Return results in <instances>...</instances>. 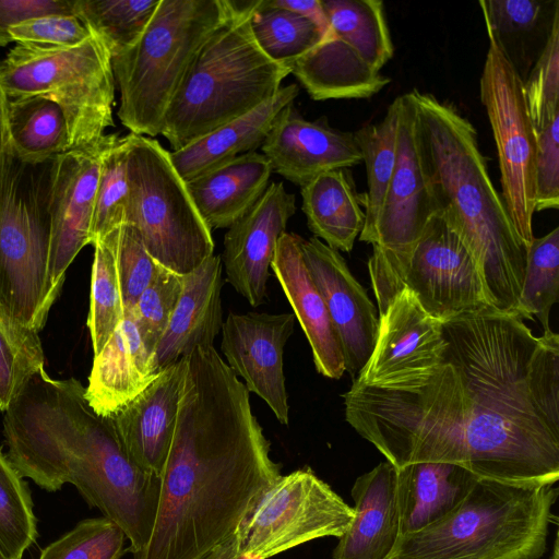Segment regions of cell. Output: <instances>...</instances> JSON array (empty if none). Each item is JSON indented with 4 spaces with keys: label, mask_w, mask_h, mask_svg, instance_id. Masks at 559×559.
I'll return each instance as SVG.
<instances>
[{
    "label": "cell",
    "mask_w": 559,
    "mask_h": 559,
    "mask_svg": "<svg viewBox=\"0 0 559 559\" xmlns=\"http://www.w3.org/2000/svg\"><path fill=\"white\" fill-rule=\"evenodd\" d=\"M401 96L389 106L381 122L366 124L354 133L366 165V193L358 195L365 207V224L359 240L367 242L379 219L396 162Z\"/></svg>",
    "instance_id": "cell-33"
},
{
    "label": "cell",
    "mask_w": 559,
    "mask_h": 559,
    "mask_svg": "<svg viewBox=\"0 0 559 559\" xmlns=\"http://www.w3.org/2000/svg\"><path fill=\"white\" fill-rule=\"evenodd\" d=\"M129 202L133 225L151 257L185 275L214 254L212 230L200 216L169 152L157 140L127 134Z\"/></svg>",
    "instance_id": "cell-11"
},
{
    "label": "cell",
    "mask_w": 559,
    "mask_h": 559,
    "mask_svg": "<svg viewBox=\"0 0 559 559\" xmlns=\"http://www.w3.org/2000/svg\"><path fill=\"white\" fill-rule=\"evenodd\" d=\"M412 95L437 205L467 243L491 306L518 318L527 248L492 185L476 130L432 94Z\"/></svg>",
    "instance_id": "cell-4"
},
{
    "label": "cell",
    "mask_w": 559,
    "mask_h": 559,
    "mask_svg": "<svg viewBox=\"0 0 559 559\" xmlns=\"http://www.w3.org/2000/svg\"><path fill=\"white\" fill-rule=\"evenodd\" d=\"M8 98L0 84V205L3 195L5 179L13 160L8 130Z\"/></svg>",
    "instance_id": "cell-50"
},
{
    "label": "cell",
    "mask_w": 559,
    "mask_h": 559,
    "mask_svg": "<svg viewBox=\"0 0 559 559\" xmlns=\"http://www.w3.org/2000/svg\"><path fill=\"white\" fill-rule=\"evenodd\" d=\"M372 354L353 381L376 385L416 378L444 361L442 323L430 317L407 288L397 293L383 313Z\"/></svg>",
    "instance_id": "cell-18"
},
{
    "label": "cell",
    "mask_w": 559,
    "mask_h": 559,
    "mask_svg": "<svg viewBox=\"0 0 559 559\" xmlns=\"http://www.w3.org/2000/svg\"><path fill=\"white\" fill-rule=\"evenodd\" d=\"M252 35L261 50L273 61L290 67L324 37L309 19L259 0L251 17Z\"/></svg>",
    "instance_id": "cell-34"
},
{
    "label": "cell",
    "mask_w": 559,
    "mask_h": 559,
    "mask_svg": "<svg viewBox=\"0 0 559 559\" xmlns=\"http://www.w3.org/2000/svg\"><path fill=\"white\" fill-rule=\"evenodd\" d=\"M185 374V358L157 377L112 416L130 457L145 472L160 476L171 445Z\"/></svg>",
    "instance_id": "cell-23"
},
{
    "label": "cell",
    "mask_w": 559,
    "mask_h": 559,
    "mask_svg": "<svg viewBox=\"0 0 559 559\" xmlns=\"http://www.w3.org/2000/svg\"><path fill=\"white\" fill-rule=\"evenodd\" d=\"M49 162L32 166L13 156L0 205V307L35 333L57 299L49 282Z\"/></svg>",
    "instance_id": "cell-10"
},
{
    "label": "cell",
    "mask_w": 559,
    "mask_h": 559,
    "mask_svg": "<svg viewBox=\"0 0 559 559\" xmlns=\"http://www.w3.org/2000/svg\"><path fill=\"white\" fill-rule=\"evenodd\" d=\"M55 13L74 14L73 0H0V47L13 43L9 29L15 24Z\"/></svg>",
    "instance_id": "cell-48"
},
{
    "label": "cell",
    "mask_w": 559,
    "mask_h": 559,
    "mask_svg": "<svg viewBox=\"0 0 559 559\" xmlns=\"http://www.w3.org/2000/svg\"><path fill=\"white\" fill-rule=\"evenodd\" d=\"M182 293V275L162 265L139 297L130 314L146 349L155 357L157 344L178 305Z\"/></svg>",
    "instance_id": "cell-43"
},
{
    "label": "cell",
    "mask_w": 559,
    "mask_h": 559,
    "mask_svg": "<svg viewBox=\"0 0 559 559\" xmlns=\"http://www.w3.org/2000/svg\"><path fill=\"white\" fill-rule=\"evenodd\" d=\"M480 100L497 147L501 198L516 234L527 248L534 238L537 136L527 111L523 81L490 40L480 76Z\"/></svg>",
    "instance_id": "cell-15"
},
{
    "label": "cell",
    "mask_w": 559,
    "mask_h": 559,
    "mask_svg": "<svg viewBox=\"0 0 559 559\" xmlns=\"http://www.w3.org/2000/svg\"><path fill=\"white\" fill-rule=\"evenodd\" d=\"M479 5L488 38L504 56L509 55L515 41L523 40L542 24H551L559 11V1L480 0Z\"/></svg>",
    "instance_id": "cell-40"
},
{
    "label": "cell",
    "mask_w": 559,
    "mask_h": 559,
    "mask_svg": "<svg viewBox=\"0 0 559 559\" xmlns=\"http://www.w3.org/2000/svg\"><path fill=\"white\" fill-rule=\"evenodd\" d=\"M354 518L333 559H389L401 537L397 468L384 461L359 476L350 490Z\"/></svg>",
    "instance_id": "cell-24"
},
{
    "label": "cell",
    "mask_w": 559,
    "mask_h": 559,
    "mask_svg": "<svg viewBox=\"0 0 559 559\" xmlns=\"http://www.w3.org/2000/svg\"><path fill=\"white\" fill-rule=\"evenodd\" d=\"M437 211L411 92L401 95L395 167L379 219L367 241L372 246L368 270L377 304Z\"/></svg>",
    "instance_id": "cell-13"
},
{
    "label": "cell",
    "mask_w": 559,
    "mask_h": 559,
    "mask_svg": "<svg viewBox=\"0 0 559 559\" xmlns=\"http://www.w3.org/2000/svg\"><path fill=\"white\" fill-rule=\"evenodd\" d=\"M221 255L213 254L182 275V293L160 337L154 362L158 371L188 356L197 347L213 346L223 326Z\"/></svg>",
    "instance_id": "cell-25"
},
{
    "label": "cell",
    "mask_w": 559,
    "mask_h": 559,
    "mask_svg": "<svg viewBox=\"0 0 559 559\" xmlns=\"http://www.w3.org/2000/svg\"><path fill=\"white\" fill-rule=\"evenodd\" d=\"M0 559H12L10 558L4 551L3 549L0 547Z\"/></svg>",
    "instance_id": "cell-53"
},
{
    "label": "cell",
    "mask_w": 559,
    "mask_h": 559,
    "mask_svg": "<svg viewBox=\"0 0 559 559\" xmlns=\"http://www.w3.org/2000/svg\"><path fill=\"white\" fill-rule=\"evenodd\" d=\"M111 133L95 145L73 148L49 162V282L58 297L66 272L78 253L91 245V225L104 152Z\"/></svg>",
    "instance_id": "cell-17"
},
{
    "label": "cell",
    "mask_w": 559,
    "mask_h": 559,
    "mask_svg": "<svg viewBox=\"0 0 559 559\" xmlns=\"http://www.w3.org/2000/svg\"><path fill=\"white\" fill-rule=\"evenodd\" d=\"M185 358L178 417L156 518L133 559H219L282 475L249 392L213 346Z\"/></svg>",
    "instance_id": "cell-1"
},
{
    "label": "cell",
    "mask_w": 559,
    "mask_h": 559,
    "mask_svg": "<svg viewBox=\"0 0 559 559\" xmlns=\"http://www.w3.org/2000/svg\"><path fill=\"white\" fill-rule=\"evenodd\" d=\"M523 86L527 111L537 134L559 114V13Z\"/></svg>",
    "instance_id": "cell-42"
},
{
    "label": "cell",
    "mask_w": 559,
    "mask_h": 559,
    "mask_svg": "<svg viewBox=\"0 0 559 559\" xmlns=\"http://www.w3.org/2000/svg\"><path fill=\"white\" fill-rule=\"evenodd\" d=\"M261 148L273 171L300 187L362 162L354 133L331 128L324 117L307 120L293 103L278 112Z\"/></svg>",
    "instance_id": "cell-22"
},
{
    "label": "cell",
    "mask_w": 559,
    "mask_h": 559,
    "mask_svg": "<svg viewBox=\"0 0 559 559\" xmlns=\"http://www.w3.org/2000/svg\"><path fill=\"white\" fill-rule=\"evenodd\" d=\"M466 399L465 468L521 487L559 479V335L495 309L442 323Z\"/></svg>",
    "instance_id": "cell-2"
},
{
    "label": "cell",
    "mask_w": 559,
    "mask_h": 559,
    "mask_svg": "<svg viewBox=\"0 0 559 559\" xmlns=\"http://www.w3.org/2000/svg\"><path fill=\"white\" fill-rule=\"evenodd\" d=\"M329 29L290 73L314 100L368 98L390 83L380 73L393 43L380 0H321Z\"/></svg>",
    "instance_id": "cell-12"
},
{
    "label": "cell",
    "mask_w": 559,
    "mask_h": 559,
    "mask_svg": "<svg viewBox=\"0 0 559 559\" xmlns=\"http://www.w3.org/2000/svg\"><path fill=\"white\" fill-rule=\"evenodd\" d=\"M559 299V227L533 238L526 251V266L518 304V318L535 316L544 331L549 328L552 306Z\"/></svg>",
    "instance_id": "cell-37"
},
{
    "label": "cell",
    "mask_w": 559,
    "mask_h": 559,
    "mask_svg": "<svg viewBox=\"0 0 559 559\" xmlns=\"http://www.w3.org/2000/svg\"><path fill=\"white\" fill-rule=\"evenodd\" d=\"M0 329L20 347L32 354L44 356L43 347L38 333L28 332L13 323L0 307Z\"/></svg>",
    "instance_id": "cell-51"
},
{
    "label": "cell",
    "mask_w": 559,
    "mask_h": 559,
    "mask_svg": "<svg viewBox=\"0 0 559 559\" xmlns=\"http://www.w3.org/2000/svg\"><path fill=\"white\" fill-rule=\"evenodd\" d=\"M295 320L294 313L230 312L222 326L221 348L227 366L284 425L288 424V396L283 356Z\"/></svg>",
    "instance_id": "cell-20"
},
{
    "label": "cell",
    "mask_w": 559,
    "mask_h": 559,
    "mask_svg": "<svg viewBox=\"0 0 559 559\" xmlns=\"http://www.w3.org/2000/svg\"><path fill=\"white\" fill-rule=\"evenodd\" d=\"M273 169L269 159L250 152L185 181L204 223L212 229L228 228L263 194Z\"/></svg>",
    "instance_id": "cell-28"
},
{
    "label": "cell",
    "mask_w": 559,
    "mask_h": 559,
    "mask_svg": "<svg viewBox=\"0 0 559 559\" xmlns=\"http://www.w3.org/2000/svg\"><path fill=\"white\" fill-rule=\"evenodd\" d=\"M162 371V370H160ZM130 314L94 356L86 399L102 416H112L141 393L160 372Z\"/></svg>",
    "instance_id": "cell-27"
},
{
    "label": "cell",
    "mask_w": 559,
    "mask_h": 559,
    "mask_svg": "<svg viewBox=\"0 0 559 559\" xmlns=\"http://www.w3.org/2000/svg\"><path fill=\"white\" fill-rule=\"evenodd\" d=\"M550 559H559V557H558V537L557 536L555 538L552 555H551Z\"/></svg>",
    "instance_id": "cell-52"
},
{
    "label": "cell",
    "mask_w": 559,
    "mask_h": 559,
    "mask_svg": "<svg viewBox=\"0 0 559 559\" xmlns=\"http://www.w3.org/2000/svg\"><path fill=\"white\" fill-rule=\"evenodd\" d=\"M479 478L451 462L418 461L397 468L401 536L418 532L450 513Z\"/></svg>",
    "instance_id": "cell-30"
},
{
    "label": "cell",
    "mask_w": 559,
    "mask_h": 559,
    "mask_svg": "<svg viewBox=\"0 0 559 559\" xmlns=\"http://www.w3.org/2000/svg\"><path fill=\"white\" fill-rule=\"evenodd\" d=\"M297 84L281 86L267 100L250 112L231 120L197 141L169 153L183 181L261 146L278 112L294 103Z\"/></svg>",
    "instance_id": "cell-29"
},
{
    "label": "cell",
    "mask_w": 559,
    "mask_h": 559,
    "mask_svg": "<svg viewBox=\"0 0 559 559\" xmlns=\"http://www.w3.org/2000/svg\"><path fill=\"white\" fill-rule=\"evenodd\" d=\"M403 288L411 290L421 308L441 323L495 309L467 243L441 209L430 217L390 283L378 304L379 314Z\"/></svg>",
    "instance_id": "cell-16"
},
{
    "label": "cell",
    "mask_w": 559,
    "mask_h": 559,
    "mask_svg": "<svg viewBox=\"0 0 559 559\" xmlns=\"http://www.w3.org/2000/svg\"><path fill=\"white\" fill-rule=\"evenodd\" d=\"M16 45L36 48H69L91 36L74 14H45L22 21L9 29Z\"/></svg>",
    "instance_id": "cell-45"
},
{
    "label": "cell",
    "mask_w": 559,
    "mask_h": 559,
    "mask_svg": "<svg viewBox=\"0 0 559 559\" xmlns=\"http://www.w3.org/2000/svg\"><path fill=\"white\" fill-rule=\"evenodd\" d=\"M558 495L479 478L441 520L401 536L389 559H539Z\"/></svg>",
    "instance_id": "cell-7"
},
{
    "label": "cell",
    "mask_w": 559,
    "mask_h": 559,
    "mask_svg": "<svg viewBox=\"0 0 559 559\" xmlns=\"http://www.w3.org/2000/svg\"><path fill=\"white\" fill-rule=\"evenodd\" d=\"M3 436L22 477L50 492L72 484L124 532L129 551L147 545L160 479L130 457L112 418L93 409L79 380L38 370L4 412Z\"/></svg>",
    "instance_id": "cell-3"
},
{
    "label": "cell",
    "mask_w": 559,
    "mask_h": 559,
    "mask_svg": "<svg viewBox=\"0 0 559 559\" xmlns=\"http://www.w3.org/2000/svg\"><path fill=\"white\" fill-rule=\"evenodd\" d=\"M158 4L159 0H73V12L114 57L141 37Z\"/></svg>",
    "instance_id": "cell-35"
},
{
    "label": "cell",
    "mask_w": 559,
    "mask_h": 559,
    "mask_svg": "<svg viewBox=\"0 0 559 559\" xmlns=\"http://www.w3.org/2000/svg\"><path fill=\"white\" fill-rule=\"evenodd\" d=\"M347 423L396 468L441 461L464 466L466 399L457 368L445 360L416 378L353 382L343 395Z\"/></svg>",
    "instance_id": "cell-6"
},
{
    "label": "cell",
    "mask_w": 559,
    "mask_h": 559,
    "mask_svg": "<svg viewBox=\"0 0 559 559\" xmlns=\"http://www.w3.org/2000/svg\"><path fill=\"white\" fill-rule=\"evenodd\" d=\"M353 518L354 508L311 468L296 469L281 475L242 522L240 554L269 559L317 538H340Z\"/></svg>",
    "instance_id": "cell-14"
},
{
    "label": "cell",
    "mask_w": 559,
    "mask_h": 559,
    "mask_svg": "<svg viewBox=\"0 0 559 559\" xmlns=\"http://www.w3.org/2000/svg\"><path fill=\"white\" fill-rule=\"evenodd\" d=\"M270 7L281 8L311 20L325 34L329 23L321 0H266Z\"/></svg>",
    "instance_id": "cell-49"
},
{
    "label": "cell",
    "mask_w": 559,
    "mask_h": 559,
    "mask_svg": "<svg viewBox=\"0 0 559 559\" xmlns=\"http://www.w3.org/2000/svg\"><path fill=\"white\" fill-rule=\"evenodd\" d=\"M240 559H251V558H248V557H242V558H240Z\"/></svg>",
    "instance_id": "cell-54"
},
{
    "label": "cell",
    "mask_w": 559,
    "mask_h": 559,
    "mask_svg": "<svg viewBox=\"0 0 559 559\" xmlns=\"http://www.w3.org/2000/svg\"><path fill=\"white\" fill-rule=\"evenodd\" d=\"M231 2V13L201 46L173 96L159 134L177 151L271 98L290 73L257 44L259 0Z\"/></svg>",
    "instance_id": "cell-5"
},
{
    "label": "cell",
    "mask_w": 559,
    "mask_h": 559,
    "mask_svg": "<svg viewBox=\"0 0 559 559\" xmlns=\"http://www.w3.org/2000/svg\"><path fill=\"white\" fill-rule=\"evenodd\" d=\"M300 240L297 234H282L271 269L305 332L317 371L340 379L345 371L342 349L323 298L305 264Z\"/></svg>",
    "instance_id": "cell-26"
},
{
    "label": "cell",
    "mask_w": 559,
    "mask_h": 559,
    "mask_svg": "<svg viewBox=\"0 0 559 559\" xmlns=\"http://www.w3.org/2000/svg\"><path fill=\"white\" fill-rule=\"evenodd\" d=\"M126 539L124 532L111 520L85 519L45 547L38 559H120Z\"/></svg>",
    "instance_id": "cell-41"
},
{
    "label": "cell",
    "mask_w": 559,
    "mask_h": 559,
    "mask_svg": "<svg viewBox=\"0 0 559 559\" xmlns=\"http://www.w3.org/2000/svg\"><path fill=\"white\" fill-rule=\"evenodd\" d=\"M301 254L337 335L345 371L355 380L369 360L378 335L376 307L335 249L311 237Z\"/></svg>",
    "instance_id": "cell-19"
},
{
    "label": "cell",
    "mask_w": 559,
    "mask_h": 559,
    "mask_svg": "<svg viewBox=\"0 0 559 559\" xmlns=\"http://www.w3.org/2000/svg\"><path fill=\"white\" fill-rule=\"evenodd\" d=\"M91 33L69 48L16 45L0 60V84L8 99L39 96L61 108L70 150L97 144L114 126L112 57L105 41Z\"/></svg>",
    "instance_id": "cell-9"
},
{
    "label": "cell",
    "mask_w": 559,
    "mask_h": 559,
    "mask_svg": "<svg viewBox=\"0 0 559 559\" xmlns=\"http://www.w3.org/2000/svg\"><path fill=\"white\" fill-rule=\"evenodd\" d=\"M231 10L230 0H159L141 37L112 57L117 115L130 133L159 134L188 67Z\"/></svg>",
    "instance_id": "cell-8"
},
{
    "label": "cell",
    "mask_w": 559,
    "mask_h": 559,
    "mask_svg": "<svg viewBox=\"0 0 559 559\" xmlns=\"http://www.w3.org/2000/svg\"><path fill=\"white\" fill-rule=\"evenodd\" d=\"M295 212V195L282 182H271L225 234L221 259L227 281L253 307L266 296L276 243Z\"/></svg>",
    "instance_id": "cell-21"
},
{
    "label": "cell",
    "mask_w": 559,
    "mask_h": 559,
    "mask_svg": "<svg viewBox=\"0 0 559 559\" xmlns=\"http://www.w3.org/2000/svg\"><path fill=\"white\" fill-rule=\"evenodd\" d=\"M24 477L0 450V547L22 559L37 539V519Z\"/></svg>",
    "instance_id": "cell-38"
},
{
    "label": "cell",
    "mask_w": 559,
    "mask_h": 559,
    "mask_svg": "<svg viewBox=\"0 0 559 559\" xmlns=\"http://www.w3.org/2000/svg\"><path fill=\"white\" fill-rule=\"evenodd\" d=\"M537 136L535 212L559 207V114Z\"/></svg>",
    "instance_id": "cell-46"
},
{
    "label": "cell",
    "mask_w": 559,
    "mask_h": 559,
    "mask_svg": "<svg viewBox=\"0 0 559 559\" xmlns=\"http://www.w3.org/2000/svg\"><path fill=\"white\" fill-rule=\"evenodd\" d=\"M115 255L126 314L134 309L159 264L147 252L139 231L131 224H122L115 230Z\"/></svg>",
    "instance_id": "cell-44"
},
{
    "label": "cell",
    "mask_w": 559,
    "mask_h": 559,
    "mask_svg": "<svg viewBox=\"0 0 559 559\" xmlns=\"http://www.w3.org/2000/svg\"><path fill=\"white\" fill-rule=\"evenodd\" d=\"M302 212L313 237L337 251L350 252L365 224L350 175L334 169L301 186Z\"/></svg>",
    "instance_id": "cell-31"
},
{
    "label": "cell",
    "mask_w": 559,
    "mask_h": 559,
    "mask_svg": "<svg viewBox=\"0 0 559 559\" xmlns=\"http://www.w3.org/2000/svg\"><path fill=\"white\" fill-rule=\"evenodd\" d=\"M8 130L13 156L26 165H41L70 151L67 121L53 102L29 96L8 99Z\"/></svg>",
    "instance_id": "cell-32"
},
{
    "label": "cell",
    "mask_w": 559,
    "mask_h": 559,
    "mask_svg": "<svg viewBox=\"0 0 559 559\" xmlns=\"http://www.w3.org/2000/svg\"><path fill=\"white\" fill-rule=\"evenodd\" d=\"M128 202L127 135L111 133L102 159L91 225V245L124 224Z\"/></svg>",
    "instance_id": "cell-39"
},
{
    "label": "cell",
    "mask_w": 559,
    "mask_h": 559,
    "mask_svg": "<svg viewBox=\"0 0 559 559\" xmlns=\"http://www.w3.org/2000/svg\"><path fill=\"white\" fill-rule=\"evenodd\" d=\"M115 230L93 243L94 260L87 326L91 333L94 356L100 353L124 319L116 265Z\"/></svg>",
    "instance_id": "cell-36"
},
{
    "label": "cell",
    "mask_w": 559,
    "mask_h": 559,
    "mask_svg": "<svg viewBox=\"0 0 559 559\" xmlns=\"http://www.w3.org/2000/svg\"><path fill=\"white\" fill-rule=\"evenodd\" d=\"M45 368V356L20 347L0 329V411L5 412L28 379Z\"/></svg>",
    "instance_id": "cell-47"
}]
</instances>
